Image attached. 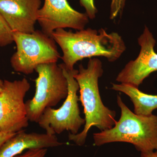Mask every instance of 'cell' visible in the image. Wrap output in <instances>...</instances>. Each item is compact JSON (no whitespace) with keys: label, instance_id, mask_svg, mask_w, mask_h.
I'll list each match as a JSON object with an SVG mask.
<instances>
[{"label":"cell","instance_id":"obj_8","mask_svg":"<svg viewBox=\"0 0 157 157\" xmlns=\"http://www.w3.org/2000/svg\"><path fill=\"white\" fill-rule=\"evenodd\" d=\"M89 21L86 13L73 9L67 0H45L38 12L37 21L42 31L51 37L52 33L58 29H83Z\"/></svg>","mask_w":157,"mask_h":157},{"label":"cell","instance_id":"obj_6","mask_svg":"<svg viewBox=\"0 0 157 157\" xmlns=\"http://www.w3.org/2000/svg\"><path fill=\"white\" fill-rule=\"evenodd\" d=\"M59 65L67 80L68 95L59 109L52 107L45 109L37 123L49 135H59L66 131L72 135H76L85 124V120L80 115L78 106L79 98L77 92L79 90V86L74 77L78 70H68L63 63Z\"/></svg>","mask_w":157,"mask_h":157},{"label":"cell","instance_id":"obj_11","mask_svg":"<svg viewBox=\"0 0 157 157\" xmlns=\"http://www.w3.org/2000/svg\"><path fill=\"white\" fill-rule=\"evenodd\" d=\"M56 135L47 133H26L24 130L17 132L0 148V157H14L26 150L44 149L62 145Z\"/></svg>","mask_w":157,"mask_h":157},{"label":"cell","instance_id":"obj_15","mask_svg":"<svg viewBox=\"0 0 157 157\" xmlns=\"http://www.w3.org/2000/svg\"><path fill=\"white\" fill-rule=\"evenodd\" d=\"M79 3L81 6L85 9V13L89 18L91 19H94L98 12L94 0H79Z\"/></svg>","mask_w":157,"mask_h":157},{"label":"cell","instance_id":"obj_9","mask_svg":"<svg viewBox=\"0 0 157 157\" xmlns=\"http://www.w3.org/2000/svg\"><path fill=\"white\" fill-rule=\"evenodd\" d=\"M138 43L140 47L138 56L125 65L116 80L138 88L147 77L157 71V53L154 48L155 39L147 27L138 38Z\"/></svg>","mask_w":157,"mask_h":157},{"label":"cell","instance_id":"obj_17","mask_svg":"<svg viewBox=\"0 0 157 157\" xmlns=\"http://www.w3.org/2000/svg\"><path fill=\"white\" fill-rule=\"evenodd\" d=\"M17 133L0 132V148L7 140L14 136Z\"/></svg>","mask_w":157,"mask_h":157},{"label":"cell","instance_id":"obj_3","mask_svg":"<svg viewBox=\"0 0 157 157\" xmlns=\"http://www.w3.org/2000/svg\"><path fill=\"white\" fill-rule=\"evenodd\" d=\"M121 115L111 128L93 135L97 146L113 142H126L133 144L140 153H148L157 149V116H142L135 114L117 97Z\"/></svg>","mask_w":157,"mask_h":157},{"label":"cell","instance_id":"obj_5","mask_svg":"<svg viewBox=\"0 0 157 157\" xmlns=\"http://www.w3.org/2000/svg\"><path fill=\"white\" fill-rule=\"evenodd\" d=\"M35 71L36 93L33 98L25 102L29 121L38 123L45 109L56 106L68 95V85L63 69L57 63L39 65Z\"/></svg>","mask_w":157,"mask_h":157},{"label":"cell","instance_id":"obj_7","mask_svg":"<svg viewBox=\"0 0 157 157\" xmlns=\"http://www.w3.org/2000/svg\"><path fill=\"white\" fill-rule=\"evenodd\" d=\"M30 88L25 78L4 80L0 91V132L17 133L28 127L24 99Z\"/></svg>","mask_w":157,"mask_h":157},{"label":"cell","instance_id":"obj_1","mask_svg":"<svg viewBox=\"0 0 157 157\" xmlns=\"http://www.w3.org/2000/svg\"><path fill=\"white\" fill-rule=\"evenodd\" d=\"M63 52V64L68 70L74 69L79 61L94 57H104L109 62L118 59L126 49L124 41L116 32L104 29H83L73 32L59 29L51 36Z\"/></svg>","mask_w":157,"mask_h":157},{"label":"cell","instance_id":"obj_14","mask_svg":"<svg viewBox=\"0 0 157 157\" xmlns=\"http://www.w3.org/2000/svg\"><path fill=\"white\" fill-rule=\"evenodd\" d=\"M126 0H111L110 6V19H115L123 13Z\"/></svg>","mask_w":157,"mask_h":157},{"label":"cell","instance_id":"obj_12","mask_svg":"<svg viewBox=\"0 0 157 157\" xmlns=\"http://www.w3.org/2000/svg\"><path fill=\"white\" fill-rule=\"evenodd\" d=\"M111 89L121 92L128 96L134 106V113L138 115L149 116L157 109V95L142 92L138 88L130 85L112 83Z\"/></svg>","mask_w":157,"mask_h":157},{"label":"cell","instance_id":"obj_16","mask_svg":"<svg viewBox=\"0 0 157 157\" xmlns=\"http://www.w3.org/2000/svg\"><path fill=\"white\" fill-rule=\"evenodd\" d=\"M47 149H31L23 154L19 155L14 157H45Z\"/></svg>","mask_w":157,"mask_h":157},{"label":"cell","instance_id":"obj_18","mask_svg":"<svg viewBox=\"0 0 157 157\" xmlns=\"http://www.w3.org/2000/svg\"><path fill=\"white\" fill-rule=\"evenodd\" d=\"M140 157H157V153L155 151L148 153H141Z\"/></svg>","mask_w":157,"mask_h":157},{"label":"cell","instance_id":"obj_4","mask_svg":"<svg viewBox=\"0 0 157 157\" xmlns=\"http://www.w3.org/2000/svg\"><path fill=\"white\" fill-rule=\"evenodd\" d=\"M13 39L17 50L10 62L16 72L32 74L39 65L57 63L61 57L54 40L42 31L13 32Z\"/></svg>","mask_w":157,"mask_h":157},{"label":"cell","instance_id":"obj_10","mask_svg":"<svg viewBox=\"0 0 157 157\" xmlns=\"http://www.w3.org/2000/svg\"><path fill=\"white\" fill-rule=\"evenodd\" d=\"M41 0H0V14L13 32L35 31Z\"/></svg>","mask_w":157,"mask_h":157},{"label":"cell","instance_id":"obj_19","mask_svg":"<svg viewBox=\"0 0 157 157\" xmlns=\"http://www.w3.org/2000/svg\"><path fill=\"white\" fill-rule=\"evenodd\" d=\"M3 82H4V81H3V80H2L1 79H0V91L1 90L2 87Z\"/></svg>","mask_w":157,"mask_h":157},{"label":"cell","instance_id":"obj_2","mask_svg":"<svg viewBox=\"0 0 157 157\" xmlns=\"http://www.w3.org/2000/svg\"><path fill=\"white\" fill-rule=\"evenodd\" d=\"M104 73L102 62L99 59L90 58L86 68L82 64L74 77L79 86L81 101L84 109V128L76 135H69V140L82 146L85 143L89 131L96 127L101 131L111 128L115 124L116 111L103 104L99 87V79Z\"/></svg>","mask_w":157,"mask_h":157},{"label":"cell","instance_id":"obj_20","mask_svg":"<svg viewBox=\"0 0 157 157\" xmlns=\"http://www.w3.org/2000/svg\"><path fill=\"white\" fill-rule=\"evenodd\" d=\"M155 152H156L157 153V149L155 151Z\"/></svg>","mask_w":157,"mask_h":157},{"label":"cell","instance_id":"obj_13","mask_svg":"<svg viewBox=\"0 0 157 157\" xmlns=\"http://www.w3.org/2000/svg\"><path fill=\"white\" fill-rule=\"evenodd\" d=\"M13 42V31L0 14V46H7Z\"/></svg>","mask_w":157,"mask_h":157}]
</instances>
